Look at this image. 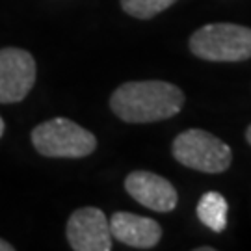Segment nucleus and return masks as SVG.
Instances as JSON below:
<instances>
[{
	"mask_svg": "<svg viewBox=\"0 0 251 251\" xmlns=\"http://www.w3.org/2000/svg\"><path fill=\"white\" fill-rule=\"evenodd\" d=\"M184 104V93L164 80L126 82L112 97L110 108L126 123H154L177 116Z\"/></svg>",
	"mask_w": 251,
	"mask_h": 251,
	"instance_id": "1",
	"label": "nucleus"
},
{
	"mask_svg": "<svg viewBox=\"0 0 251 251\" xmlns=\"http://www.w3.org/2000/svg\"><path fill=\"white\" fill-rule=\"evenodd\" d=\"M36 151L50 158H82L95 151L97 140L90 130L71 119L54 117L43 121L32 130Z\"/></svg>",
	"mask_w": 251,
	"mask_h": 251,
	"instance_id": "2",
	"label": "nucleus"
},
{
	"mask_svg": "<svg viewBox=\"0 0 251 251\" xmlns=\"http://www.w3.org/2000/svg\"><path fill=\"white\" fill-rule=\"evenodd\" d=\"M190 50L208 62H244L251 58V28L214 23L190 37Z\"/></svg>",
	"mask_w": 251,
	"mask_h": 251,
	"instance_id": "3",
	"label": "nucleus"
},
{
	"mask_svg": "<svg viewBox=\"0 0 251 251\" xmlns=\"http://www.w3.org/2000/svg\"><path fill=\"white\" fill-rule=\"evenodd\" d=\"M173 156L182 166L205 173H222L233 160L229 145L199 128L184 130L173 140Z\"/></svg>",
	"mask_w": 251,
	"mask_h": 251,
	"instance_id": "4",
	"label": "nucleus"
},
{
	"mask_svg": "<svg viewBox=\"0 0 251 251\" xmlns=\"http://www.w3.org/2000/svg\"><path fill=\"white\" fill-rule=\"evenodd\" d=\"M36 82L34 56L15 47L0 50V102H19L26 97Z\"/></svg>",
	"mask_w": 251,
	"mask_h": 251,
	"instance_id": "5",
	"label": "nucleus"
},
{
	"mask_svg": "<svg viewBox=\"0 0 251 251\" xmlns=\"http://www.w3.org/2000/svg\"><path fill=\"white\" fill-rule=\"evenodd\" d=\"M67 240L75 251L112 250L110 222L104 212L95 206L75 210L67 222Z\"/></svg>",
	"mask_w": 251,
	"mask_h": 251,
	"instance_id": "6",
	"label": "nucleus"
},
{
	"mask_svg": "<svg viewBox=\"0 0 251 251\" xmlns=\"http://www.w3.org/2000/svg\"><path fill=\"white\" fill-rule=\"evenodd\" d=\"M125 188L140 205L156 212H171L177 206V192L173 184L151 171H132L126 177Z\"/></svg>",
	"mask_w": 251,
	"mask_h": 251,
	"instance_id": "7",
	"label": "nucleus"
},
{
	"mask_svg": "<svg viewBox=\"0 0 251 251\" xmlns=\"http://www.w3.org/2000/svg\"><path fill=\"white\" fill-rule=\"evenodd\" d=\"M112 238L138 250L154 248L162 238V229L151 218L136 216L130 212H116L110 218Z\"/></svg>",
	"mask_w": 251,
	"mask_h": 251,
	"instance_id": "8",
	"label": "nucleus"
},
{
	"mask_svg": "<svg viewBox=\"0 0 251 251\" xmlns=\"http://www.w3.org/2000/svg\"><path fill=\"white\" fill-rule=\"evenodd\" d=\"M198 218L216 233H222L227 225V201L218 192H206L198 203Z\"/></svg>",
	"mask_w": 251,
	"mask_h": 251,
	"instance_id": "9",
	"label": "nucleus"
},
{
	"mask_svg": "<svg viewBox=\"0 0 251 251\" xmlns=\"http://www.w3.org/2000/svg\"><path fill=\"white\" fill-rule=\"evenodd\" d=\"M175 2L177 0H121V6L128 15L136 19H151Z\"/></svg>",
	"mask_w": 251,
	"mask_h": 251,
	"instance_id": "10",
	"label": "nucleus"
},
{
	"mask_svg": "<svg viewBox=\"0 0 251 251\" xmlns=\"http://www.w3.org/2000/svg\"><path fill=\"white\" fill-rule=\"evenodd\" d=\"M0 251H13V246L9 242H6V240H2L0 238Z\"/></svg>",
	"mask_w": 251,
	"mask_h": 251,
	"instance_id": "11",
	"label": "nucleus"
},
{
	"mask_svg": "<svg viewBox=\"0 0 251 251\" xmlns=\"http://www.w3.org/2000/svg\"><path fill=\"white\" fill-rule=\"evenodd\" d=\"M4 134V121H2V117H0V138Z\"/></svg>",
	"mask_w": 251,
	"mask_h": 251,
	"instance_id": "12",
	"label": "nucleus"
},
{
	"mask_svg": "<svg viewBox=\"0 0 251 251\" xmlns=\"http://www.w3.org/2000/svg\"><path fill=\"white\" fill-rule=\"evenodd\" d=\"M246 138H248V142H250V145H251V125H250V128H248V132H246Z\"/></svg>",
	"mask_w": 251,
	"mask_h": 251,
	"instance_id": "13",
	"label": "nucleus"
}]
</instances>
